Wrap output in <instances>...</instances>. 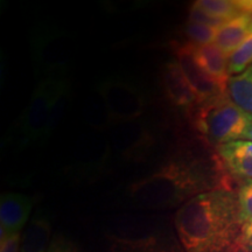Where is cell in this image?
Returning a JSON list of instances; mask_svg holds the SVG:
<instances>
[{"mask_svg":"<svg viewBox=\"0 0 252 252\" xmlns=\"http://www.w3.org/2000/svg\"><path fill=\"white\" fill-rule=\"evenodd\" d=\"M220 187L228 186L223 182L217 162L182 156L135 181L131 186V195L149 206H175Z\"/></svg>","mask_w":252,"mask_h":252,"instance_id":"2","label":"cell"},{"mask_svg":"<svg viewBox=\"0 0 252 252\" xmlns=\"http://www.w3.org/2000/svg\"><path fill=\"white\" fill-rule=\"evenodd\" d=\"M188 21H190V23H195V24L206 25V26L215 27V28H220L222 25H224L226 23L224 20H220L219 18H215L213 17V15H210L208 12L201 8L196 2H194V4L191 5L190 11H189Z\"/></svg>","mask_w":252,"mask_h":252,"instance_id":"17","label":"cell"},{"mask_svg":"<svg viewBox=\"0 0 252 252\" xmlns=\"http://www.w3.org/2000/svg\"><path fill=\"white\" fill-rule=\"evenodd\" d=\"M238 251L252 252V220L242 225L238 241Z\"/></svg>","mask_w":252,"mask_h":252,"instance_id":"19","label":"cell"},{"mask_svg":"<svg viewBox=\"0 0 252 252\" xmlns=\"http://www.w3.org/2000/svg\"><path fill=\"white\" fill-rule=\"evenodd\" d=\"M226 94L252 118V65L237 76L229 78Z\"/></svg>","mask_w":252,"mask_h":252,"instance_id":"13","label":"cell"},{"mask_svg":"<svg viewBox=\"0 0 252 252\" xmlns=\"http://www.w3.org/2000/svg\"><path fill=\"white\" fill-rule=\"evenodd\" d=\"M47 252H80L76 245L70 239L63 237V236H55L52 239V243Z\"/></svg>","mask_w":252,"mask_h":252,"instance_id":"18","label":"cell"},{"mask_svg":"<svg viewBox=\"0 0 252 252\" xmlns=\"http://www.w3.org/2000/svg\"><path fill=\"white\" fill-rule=\"evenodd\" d=\"M193 54L196 62L208 76L213 78L223 90L226 91L230 78L228 55H225L215 43L206 46L193 45Z\"/></svg>","mask_w":252,"mask_h":252,"instance_id":"10","label":"cell"},{"mask_svg":"<svg viewBox=\"0 0 252 252\" xmlns=\"http://www.w3.org/2000/svg\"><path fill=\"white\" fill-rule=\"evenodd\" d=\"M176 61L184 71L186 78L190 84L195 94H197L200 103L215 99L217 97L226 94L213 78H210L204 72L200 64L195 60L193 54V43L186 42L175 46Z\"/></svg>","mask_w":252,"mask_h":252,"instance_id":"6","label":"cell"},{"mask_svg":"<svg viewBox=\"0 0 252 252\" xmlns=\"http://www.w3.org/2000/svg\"><path fill=\"white\" fill-rule=\"evenodd\" d=\"M238 216L242 225L252 220V180L245 181L237 191Z\"/></svg>","mask_w":252,"mask_h":252,"instance_id":"16","label":"cell"},{"mask_svg":"<svg viewBox=\"0 0 252 252\" xmlns=\"http://www.w3.org/2000/svg\"><path fill=\"white\" fill-rule=\"evenodd\" d=\"M252 65V34L228 56L230 77L237 76Z\"/></svg>","mask_w":252,"mask_h":252,"instance_id":"14","label":"cell"},{"mask_svg":"<svg viewBox=\"0 0 252 252\" xmlns=\"http://www.w3.org/2000/svg\"><path fill=\"white\" fill-rule=\"evenodd\" d=\"M217 30L219 28L188 21L185 27V34L189 39V42H191L193 45L206 46L215 42Z\"/></svg>","mask_w":252,"mask_h":252,"instance_id":"15","label":"cell"},{"mask_svg":"<svg viewBox=\"0 0 252 252\" xmlns=\"http://www.w3.org/2000/svg\"><path fill=\"white\" fill-rule=\"evenodd\" d=\"M245 140H251L252 141V124L250 125V127H249V130L247 132V134H245L244 137Z\"/></svg>","mask_w":252,"mask_h":252,"instance_id":"21","label":"cell"},{"mask_svg":"<svg viewBox=\"0 0 252 252\" xmlns=\"http://www.w3.org/2000/svg\"><path fill=\"white\" fill-rule=\"evenodd\" d=\"M249 19H250V31H251V33H252V14L250 15V17H249Z\"/></svg>","mask_w":252,"mask_h":252,"instance_id":"22","label":"cell"},{"mask_svg":"<svg viewBox=\"0 0 252 252\" xmlns=\"http://www.w3.org/2000/svg\"><path fill=\"white\" fill-rule=\"evenodd\" d=\"M52 243V225L45 217L36 216L27 223L21 237L20 252H47Z\"/></svg>","mask_w":252,"mask_h":252,"instance_id":"12","label":"cell"},{"mask_svg":"<svg viewBox=\"0 0 252 252\" xmlns=\"http://www.w3.org/2000/svg\"><path fill=\"white\" fill-rule=\"evenodd\" d=\"M98 93L109 117L127 123L139 118L146 109L144 91L133 82L121 77H108L99 82Z\"/></svg>","mask_w":252,"mask_h":252,"instance_id":"5","label":"cell"},{"mask_svg":"<svg viewBox=\"0 0 252 252\" xmlns=\"http://www.w3.org/2000/svg\"><path fill=\"white\" fill-rule=\"evenodd\" d=\"M68 81L54 74L41 80L20 118L19 130L26 143L49 137L58 124L68 94Z\"/></svg>","mask_w":252,"mask_h":252,"instance_id":"3","label":"cell"},{"mask_svg":"<svg viewBox=\"0 0 252 252\" xmlns=\"http://www.w3.org/2000/svg\"><path fill=\"white\" fill-rule=\"evenodd\" d=\"M163 88L168 99L176 108L190 109L200 104L197 94L189 84L176 59L166 63L163 69Z\"/></svg>","mask_w":252,"mask_h":252,"instance_id":"8","label":"cell"},{"mask_svg":"<svg viewBox=\"0 0 252 252\" xmlns=\"http://www.w3.org/2000/svg\"><path fill=\"white\" fill-rule=\"evenodd\" d=\"M217 156L224 168L235 178L252 180V141L236 140L217 147Z\"/></svg>","mask_w":252,"mask_h":252,"instance_id":"9","label":"cell"},{"mask_svg":"<svg viewBox=\"0 0 252 252\" xmlns=\"http://www.w3.org/2000/svg\"><path fill=\"white\" fill-rule=\"evenodd\" d=\"M250 19L247 15L238 17L226 21L217 30L215 45L224 53L230 55L251 35Z\"/></svg>","mask_w":252,"mask_h":252,"instance_id":"11","label":"cell"},{"mask_svg":"<svg viewBox=\"0 0 252 252\" xmlns=\"http://www.w3.org/2000/svg\"><path fill=\"white\" fill-rule=\"evenodd\" d=\"M32 200L21 194H2L0 198V237L20 234L30 219Z\"/></svg>","mask_w":252,"mask_h":252,"instance_id":"7","label":"cell"},{"mask_svg":"<svg viewBox=\"0 0 252 252\" xmlns=\"http://www.w3.org/2000/svg\"><path fill=\"white\" fill-rule=\"evenodd\" d=\"M194 113L196 130L210 144L220 145L244 139L252 118L239 109L228 94L200 103Z\"/></svg>","mask_w":252,"mask_h":252,"instance_id":"4","label":"cell"},{"mask_svg":"<svg viewBox=\"0 0 252 252\" xmlns=\"http://www.w3.org/2000/svg\"><path fill=\"white\" fill-rule=\"evenodd\" d=\"M174 225L185 252H238L237 193L220 187L190 198L176 212Z\"/></svg>","mask_w":252,"mask_h":252,"instance_id":"1","label":"cell"},{"mask_svg":"<svg viewBox=\"0 0 252 252\" xmlns=\"http://www.w3.org/2000/svg\"><path fill=\"white\" fill-rule=\"evenodd\" d=\"M20 234L7 235L0 237V252H20Z\"/></svg>","mask_w":252,"mask_h":252,"instance_id":"20","label":"cell"}]
</instances>
